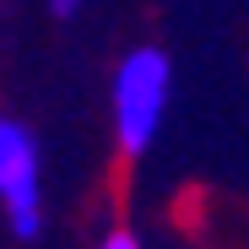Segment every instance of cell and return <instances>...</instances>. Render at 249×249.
<instances>
[{"instance_id": "obj_3", "label": "cell", "mask_w": 249, "mask_h": 249, "mask_svg": "<svg viewBox=\"0 0 249 249\" xmlns=\"http://www.w3.org/2000/svg\"><path fill=\"white\" fill-rule=\"evenodd\" d=\"M103 249H141V244H136V233H108Z\"/></svg>"}, {"instance_id": "obj_1", "label": "cell", "mask_w": 249, "mask_h": 249, "mask_svg": "<svg viewBox=\"0 0 249 249\" xmlns=\"http://www.w3.org/2000/svg\"><path fill=\"white\" fill-rule=\"evenodd\" d=\"M162 103H168V60L157 49H136L130 60L119 65V81H114V114H119V146L124 152H146L157 119H162Z\"/></svg>"}, {"instance_id": "obj_2", "label": "cell", "mask_w": 249, "mask_h": 249, "mask_svg": "<svg viewBox=\"0 0 249 249\" xmlns=\"http://www.w3.org/2000/svg\"><path fill=\"white\" fill-rule=\"evenodd\" d=\"M0 200L11 206V228L22 238L38 233V152L22 124L0 119Z\"/></svg>"}]
</instances>
